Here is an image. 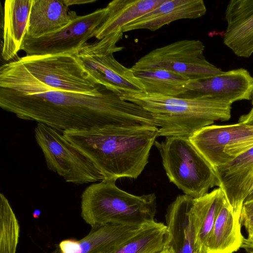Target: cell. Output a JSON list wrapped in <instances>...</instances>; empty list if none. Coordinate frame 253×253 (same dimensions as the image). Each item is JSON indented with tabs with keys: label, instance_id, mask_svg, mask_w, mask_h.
I'll return each mask as SVG.
<instances>
[{
	"label": "cell",
	"instance_id": "obj_1",
	"mask_svg": "<svg viewBox=\"0 0 253 253\" xmlns=\"http://www.w3.org/2000/svg\"><path fill=\"white\" fill-rule=\"evenodd\" d=\"M0 107L21 119L63 133L108 125L155 126L149 113L101 85L92 93L48 90L24 93L0 88Z\"/></svg>",
	"mask_w": 253,
	"mask_h": 253
},
{
	"label": "cell",
	"instance_id": "obj_2",
	"mask_svg": "<svg viewBox=\"0 0 253 253\" xmlns=\"http://www.w3.org/2000/svg\"><path fill=\"white\" fill-rule=\"evenodd\" d=\"M159 128L149 125H108L63 133L97 167L105 180L137 178L146 165Z\"/></svg>",
	"mask_w": 253,
	"mask_h": 253
},
{
	"label": "cell",
	"instance_id": "obj_3",
	"mask_svg": "<svg viewBox=\"0 0 253 253\" xmlns=\"http://www.w3.org/2000/svg\"><path fill=\"white\" fill-rule=\"evenodd\" d=\"M100 85L79 59L78 49L57 54L26 55L0 68V87L20 92L52 90L92 93Z\"/></svg>",
	"mask_w": 253,
	"mask_h": 253
},
{
	"label": "cell",
	"instance_id": "obj_4",
	"mask_svg": "<svg viewBox=\"0 0 253 253\" xmlns=\"http://www.w3.org/2000/svg\"><path fill=\"white\" fill-rule=\"evenodd\" d=\"M149 112L159 128V136L189 137L216 121L231 118L232 104L205 96H169L145 92L120 95Z\"/></svg>",
	"mask_w": 253,
	"mask_h": 253
},
{
	"label": "cell",
	"instance_id": "obj_5",
	"mask_svg": "<svg viewBox=\"0 0 253 253\" xmlns=\"http://www.w3.org/2000/svg\"><path fill=\"white\" fill-rule=\"evenodd\" d=\"M113 180L95 182L81 195V216L91 228L107 224L142 225L155 221L154 193L141 196L118 188Z\"/></svg>",
	"mask_w": 253,
	"mask_h": 253
},
{
	"label": "cell",
	"instance_id": "obj_6",
	"mask_svg": "<svg viewBox=\"0 0 253 253\" xmlns=\"http://www.w3.org/2000/svg\"><path fill=\"white\" fill-rule=\"evenodd\" d=\"M166 173L170 182L194 199L208 193L219 182L214 169L189 140L184 136H168L156 141Z\"/></svg>",
	"mask_w": 253,
	"mask_h": 253
},
{
	"label": "cell",
	"instance_id": "obj_7",
	"mask_svg": "<svg viewBox=\"0 0 253 253\" xmlns=\"http://www.w3.org/2000/svg\"><path fill=\"white\" fill-rule=\"evenodd\" d=\"M34 133L48 169L65 181L84 184L104 180L103 174L94 163L67 140L62 133L38 123Z\"/></svg>",
	"mask_w": 253,
	"mask_h": 253
},
{
	"label": "cell",
	"instance_id": "obj_8",
	"mask_svg": "<svg viewBox=\"0 0 253 253\" xmlns=\"http://www.w3.org/2000/svg\"><path fill=\"white\" fill-rule=\"evenodd\" d=\"M120 30L98 42L85 43L78 49V57L98 84L122 94L144 92L142 84L133 71L119 62L113 54L124 49L117 42L123 38Z\"/></svg>",
	"mask_w": 253,
	"mask_h": 253
},
{
	"label": "cell",
	"instance_id": "obj_9",
	"mask_svg": "<svg viewBox=\"0 0 253 253\" xmlns=\"http://www.w3.org/2000/svg\"><path fill=\"white\" fill-rule=\"evenodd\" d=\"M204 50L205 45L199 40H180L152 50L130 68L131 70L164 69L197 81L222 73L223 71L206 59Z\"/></svg>",
	"mask_w": 253,
	"mask_h": 253
},
{
	"label": "cell",
	"instance_id": "obj_10",
	"mask_svg": "<svg viewBox=\"0 0 253 253\" xmlns=\"http://www.w3.org/2000/svg\"><path fill=\"white\" fill-rule=\"evenodd\" d=\"M106 7L89 14L77 15L66 26L55 32L39 38L25 37L21 46L26 55L57 54L80 49L95 37L104 21Z\"/></svg>",
	"mask_w": 253,
	"mask_h": 253
},
{
	"label": "cell",
	"instance_id": "obj_11",
	"mask_svg": "<svg viewBox=\"0 0 253 253\" xmlns=\"http://www.w3.org/2000/svg\"><path fill=\"white\" fill-rule=\"evenodd\" d=\"M253 134V126L237 123L211 125L193 133L189 140L215 169L232 160L225 153L226 148Z\"/></svg>",
	"mask_w": 253,
	"mask_h": 253
},
{
	"label": "cell",
	"instance_id": "obj_12",
	"mask_svg": "<svg viewBox=\"0 0 253 253\" xmlns=\"http://www.w3.org/2000/svg\"><path fill=\"white\" fill-rule=\"evenodd\" d=\"M208 96L232 104L250 100L253 96V77L244 68L223 71L220 74L196 81L189 92L182 96Z\"/></svg>",
	"mask_w": 253,
	"mask_h": 253
},
{
	"label": "cell",
	"instance_id": "obj_13",
	"mask_svg": "<svg viewBox=\"0 0 253 253\" xmlns=\"http://www.w3.org/2000/svg\"><path fill=\"white\" fill-rule=\"evenodd\" d=\"M151 223L133 226L107 224L91 228L80 240L61 241L52 253H112Z\"/></svg>",
	"mask_w": 253,
	"mask_h": 253
},
{
	"label": "cell",
	"instance_id": "obj_14",
	"mask_svg": "<svg viewBox=\"0 0 253 253\" xmlns=\"http://www.w3.org/2000/svg\"><path fill=\"white\" fill-rule=\"evenodd\" d=\"M214 169L218 187L234 213L240 217L245 199L253 187V148Z\"/></svg>",
	"mask_w": 253,
	"mask_h": 253
},
{
	"label": "cell",
	"instance_id": "obj_15",
	"mask_svg": "<svg viewBox=\"0 0 253 253\" xmlns=\"http://www.w3.org/2000/svg\"><path fill=\"white\" fill-rule=\"evenodd\" d=\"M227 26L224 44L237 56L253 53V0H231L225 12Z\"/></svg>",
	"mask_w": 253,
	"mask_h": 253
},
{
	"label": "cell",
	"instance_id": "obj_16",
	"mask_svg": "<svg viewBox=\"0 0 253 253\" xmlns=\"http://www.w3.org/2000/svg\"><path fill=\"white\" fill-rule=\"evenodd\" d=\"M206 12L202 0H165L153 10L125 25L122 31L123 33L138 29L155 31L177 20L200 18Z\"/></svg>",
	"mask_w": 253,
	"mask_h": 253
},
{
	"label": "cell",
	"instance_id": "obj_17",
	"mask_svg": "<svg viewBox=\"0 0 253 253\" xmlns=\"http://www.w3.org/2000/svg\"><path fill=\"white\" fill-rule=\"evenodd\" d=\"M194 198L178 195L169 206L165 216L174 253H196L195 233L191 215Z\"/></svg>",
	"mask_w": 253,
	"mask_h": 253
},
{
	"label": "cell",
	"instance_id": "obj_18",
	"mask_svg": "<svg viewBox=\"0 0 253 253\" xmlns=\"http://www.w3.org/2000/svg\"><path fill=\"white\" fill-rule=\"evenodd\" d=\"M33 0H6L3 7L1 57L8 61L21 50Z\"/></svg>",
	"mask_w": 253,
	"mask_h": 253
},
{
	"label": "cell",
	"instance_id": "obj_19",
	"mask_svg": "<svg viewBox=\"0 0 253 253\" xmlns=\"http://www.w3.org/2000/svg\"><path fill=\"white\" fill-rule=\"evenodd\" d=\"M77 15L63 0H33L25 37L39 38L57 31Z\"/></svg>",
	"mask_w": 253,
	"mask_h": 253
},
{
	"label": "cell",
	"instance_id": "obj_20",
	"mask_svg": "<svg viewBox=\"0 0 253 253\" xmlns=\"http://www.w3.org/2000/svg\"><path fill=\"white\" fill-rule=\"evenodd\" d=\"M225 200L219 187L194 199L191 215L195 233L196 253H207L209 238Z\"/></svg>",
	"mask_w": 253,
	"mask_h": 253
},
{
	"label": "cell",
	"instance_id": "obj_21",
	"mask_svg": "<svg viewBox=\"0 0 253 253\" xmlns=\"http://www.w3.org/2000/svg\"><path fill=\"white\" fill-rule=\"evenodd\" d=\"M244 238L240 217L226 200L209 238L207 253H234L242 247Z\"/></svg>",
	"mask_w": 253,
	"mask_h": 253
},
{
	"label": "cell",
	"instance_id": "obj_22",
	"mask_svg": "<svg viewBox=\"0 0 253 253\" xmlns=\"http://www.w3.org/2000/svg\"><path fill=\"white\" fill-rule=\"evenodd\" d=\"M165 0H114L105 7L104 21L97 29L95 37L100 40L116 32L130 22L149 12Z\"/></svg>",
	"mask_w": 253,
	"mask_h": 253
},
{
	"label": "cell",
	"instance_id": "obj_23",
	"mask_svg": "<svg viewBox=\"0 0 253 253\" xmlns=\"http://www.w3.org/2000/svg\"><path fill=\"white\" fill-rule=\"evenodd\" d=\"M142 84L144 92L164 96L180 97L190 91L197 81L183 75L160 69L132 70Z\"/></svg>",
	"mask_w": 253,
	"mask_h": 253
},
{
	"label": "cell",
	"instance_id": "obj_24",
	"mask_svg": "<svg viewBox=\"0 0 253 253\" xmlns=\"http://www.w3.org/2000/svg\"><path fill=\"white\" fill-rule=\"evenodd\" d=\"M169 241L166 225L155 220L112 253H155L163 249Z\"/></svg>",
	"mask_w": 253,
	"mask_h": 253
},
{
	"label": "cell",
	"instance_id": "obj_25",
	"mask_svg": "<svg viewBox=\"0 0 253 253\" xmlns=\"http://www.w3.org/2000/svg\"><path fill=\"white\" fill-rule=\"evenodd\" d=\"M20 225L6 197L0 194V253H16Z\"/></svg>",
	"mask_w": 253,
	"mask_h": 253
},
{
	"label": "cell",
	"instance_id": "obj_26",
	"mask_svg": "<svg viewBox=\"0 0 253 253\" xmlns=\"http://www.w3.org/2000/svg\"><path fill=\"white\" fill-rule=\"evenodd\" d=\"M241 225L245 228L248 236L253 233V202L243 205L240 216Z\"/></svg>",
	"mask_w": 253,
	"mask_h": 253
},
{
	"label": "cell",
	"instance_id": "obj_27",
	"mask_svg": "<svg viewBox=\"0 0 253 253\" xmlns=\"http://www.w3.org/2000/svg\"><path fill=\"white\" fill-rule=\"evenodd\" d=\"M238 123L244 125L253 126V105L249 113L243 115L240 117Z\"/></svg>",
	"mask_w": 253,
	"mask_h": 253
},
{
	"label": "cell",
	"instance_id": "obj_28",
	"mask_svg": "<svg viewBox=\"0 0 253 253\" xmlns=\"http://www.w3.org/2000/svg\"><path fill=\"white\" fill-rule=\"evenodd\" d=\"M248 253H253V237L245 238L242 246Z\"/></svg>",
	"mask_w": 253,
	"mask_h": 253
},
{
	"label": "cell",
	"instance_id": "obj_29",
	"mask_svg": "<svg viewBox=\"0 0 253 253\" xmlns=\"http://www.w3.org/2000/svg\"><path fill=\"white\" fill-rule=\"evenodd\" d=\"M97 0H63V3L67 7L75 4H86L94 2Z\"/></svg>",
	"mask_w": 253,
	"mask_h": 253
},
{
	"label": "cell",
	"instance_id": "obj_30",
	"mask_svg": "<svg viewBox=\"0 0 253 253\" xmlns=\"http://www.w3.org/2000/svg\"><path fill=\"white\" fill-rule=\"evenodd\" d=\"M155 253H174V252L172 247L169 244L163 249Z\"/></svg>",
	"mask_w": 253,
	"mask_h": 253
},
{
	"label": "cell",
	"instance_id": "obj_31",
	"mask_svg": "<svg viewBox=\"0 0 253 253\" xmlns=\"http://www.w3.org/2000/svg\"><path fill=\"white\" fill-rule=\"evenodd\" d=\"M252 202H253V187L250 190L246 199H245L244 204Z\"/></svg>",
	"mask_w": 253,
	"mask_h": 253
},
{
	"label": "cell",
	"instance_id": "obj_32",
	"mask_svg": "<svg viewBox=\"0 0 253 253\" xmlns=\"http://www.w3.org/2000/svg\"><path fill=\"white\" fill-rule=\"evenodd\" d=\"M252 105H253V98L252 99Z\"/></svg>",
	"mask_w": 253,
	"mask_h": 253
},
{
	"label": "cell",
	"instance_id": "obj_33",
	"mask_svg": "<svg viewBox=\"0 0 253 253\" xmlns=\"http://www.w3.org/2000/svg\"><path fill=\"white\" fill-rule=\"evenodd\" d=\"M249 237H253V233L250 235V236H248Z\"/></svg>",
	"mask_w": 253,
	"mask_h": 253
}]
</instances>
